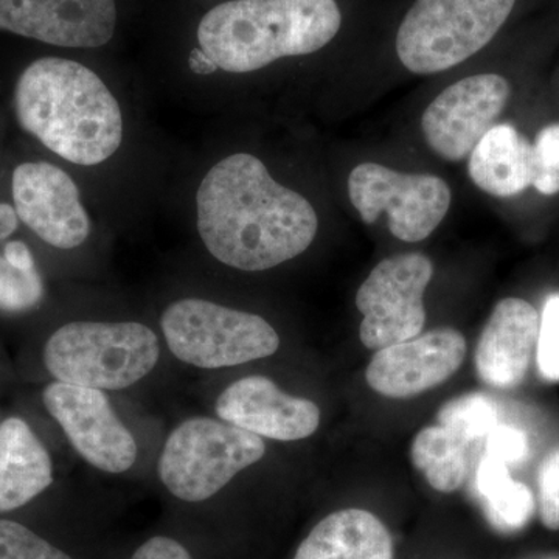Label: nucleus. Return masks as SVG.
Returning <instances> with one entry per match:
<instances>
[{"instance_id": "nucleus-1", "label": "nucleus", "mask_w": 559, "mask_h": 559, "mask_svg": "<svg viewBox=\"0 0 559 559\" xmlns=\"http://www.w3.org/2000/svg\"><path fill=\"white\" fill-rule=\"evenodd\" d=\"M205 248L235 270H272L314 241L318 213L307 198L275 182L252 154H231L210 168L197 193Z\"/></svg>"}, {"instance_id": "nucleus-2", "label": "nucleus", "mask_w": 559, "mask_h": 559, "mask_svg": "<svg viewBox=\"0 0 559 559\" xmlns=\"http://www.w3.org/2000/svg\"><path fill=\"white\" fill-rule=\"evenodd\" d=\"M14 108L22 130L72 164H102L123 140L119 102L94 70L76 61H33L17 80Z\"/></svg>"}, {"instance_id": "nucleus-3", "label": "nucleus", "mask_w": 559, "mask_h": 559, "mask_svg": "<svg viewBox=\"0 0 559 559\" xmlns=\"http://www.w3.org/2000/svg\"><path fill=\"white\" fill-rule=\"evenodd\" d=\"M341 24L336 0H230L202 17L198 43L218 69L248 73L323 49Z\"/></svg>"}, {"instance_id": "nucleus-4", "label": "nucleus", "mask_w": 559, "mask_h": 559, "mask_svg": "<svg viewBox=\"0 0 559 559\" xmlns=\"http://www.w3.org/2000/svg\"><path fill=\"white\" fill-rule=\"evenodd\" d=\"M159 356V337L139 322H70L44 348V364L55 380L98 390L138 384Z\"/></svg>"}, {"instance_id": "nucleus-5", "label": "nucleus", "mask_w": 559, "mask_h": 559, "mask_svg": "<svg viewBox=\"0 0 559 559\" xmlns=\"http://www.w3.org/2000/svg\"><path fill=\"white\" fill-rule=\"evenodd\" d=\"M516 0H417L401 22L396 53L418 75L468 60L498 35Z\"/></svg>"}, {"instance_id": "nucleus-6", "label": "nucleus", "mask_w": 559, "mask_h": 559, "mask_svg": "<svg viewBox=\"0 0 559 559\" xmlns=\"http://www.w3.org/2000/svg\"><path fill=\"white\" fill-rule=\"evenodd\" d=\"M266 454L261 437L223 419L193 417L173 429L157 463L175 498L204 502Z\"/></svg>"}, {"instance_id": "nucleus-7", "label": "nucleus", "mask_w": 559, "mask_h": 559, "mask_svg": "<svg viewBox=\"0 0 559 559\" xmlns=\"http://www.w3.org/2000/svg\"><path fill=\"white\" fill-rule=\"evenodd\" d=\"M160 323L173 355L198 369L241 366L270 358L280 347L267 320L204 299L173 301Z\"/></svg>"}, {"instance_id": "nucleus-8", "label": "nucleus", "mask_w": 559, "mask_h": 559, "mask_svg": "<svg viewBox=\"0 0 559 559\" xmlns=\"http://www.w3.org/2000/svg\"><path fill=\"white\" fill-rule=\"evenodd\" d=\"M353 207L366 224L389 215V229L401 241L426 240L440 226L451 205V189L430 175H406L366 162L348 176Z\"/></svg>"}, {"instance_id": "nucleus-9", "label": "nucleus", "mask_w": 559, "mask_h": 559, "mask_svg": "<svg viewBox=\"0 0 559 559\" xmlns=\"http://www.w3.org/2000/svg\"><path fill=\"white\" fill-rule=\"evenodd\" d=\"M432 261L423 253H401L382 260L356 294L364 316L360 342L381 349L419 336L426 323L425 290L432 278Z\"/></svg>"}, {"instance_id": "nucleus-10", "label": "nucleus", "mask_w": 559, "mask_h": 559, "mask_svg": "<svg viewBox=\"0 0 559 559\" xmlns=\"http://www.w3.org/2000/svg\"><path fill=\"white\" fill-rule=\"evenodd\" d=\"M43 401L73 450L94 468L121 474L134 466L138 441L103 390L55 381L44 390Z\"/></svg>"}, {"instance_id": "nucleus-11", "label": "nucleus", "mask_w": 559, "mask_h": 559, "mask_svg": "<svg viewBox=\"0 0 559 559\" xmlns=\"http://www.w3.org/2000/svg\"><path fill=\"white\" fill-rule=\"evenodd\" d=\"M509 81L480 73L441 92L421 117L426 142L441 159H466L498 120L510 98Z\"/></svg>"}, {"instance_id": "nucleus-12", "label": "nucleus", "mask_w": 559, "mask_h": 559, "mask_svg": "<svg viewBox=\"0 0 559 559\" xmlns=\"http://www.w3.org/2000/svg\"><path fill=\"white\" fill-rule=\"evenodd\" d=\"M14 209L28 229L58 249H75L90 237L91 219L68 173L47 162L21 164L11 180Z\"/></svg>"}, {"instance_id": "nucleus-13", "label": "nucleus", "mask_w": 559, "mask_h": 559, "mask_svg": "<svg viewBox=\"0 0 559 559\" xmlns=\"http://www.w3.org/2000/svg\"><path fill=\"white\" fill-rule=\"evenodd\" d=\"M116 0H0V31L69 49L112 39Z\"/></svg>"}, {"instance_id": "nucleus-14", "label": "nucleus", "mask_w": 559, "mask_h": 559, "mask_svg": "<svg viewBox=\"0 0 559 559\" xmlns=\"http://www.w3.org/2000/svg\"><path fill=\"white\" fill-rule=\"evenodd\" d=\"M466 356L460 331L437 329L378 349L366 371L371 390L389 399H412L457 373Z\"/></svg>"}, {"instance_id": "nucleus-15", "label": "nucleus", "mask_w": 559, "mask_h": 559, "mask_svg": "<svg viewBox=\"0 0 559 559\" xmlns=\"http://www.w3.org/2000/svg\"><path fill=\"white\" fill-rule=\"evenodd\" d=\"M216 415L223 421L255 433L261 439L297 441L318 430V404L288 395L266 377L235 381L216 401Z\"/></svg>"}, {"instance_id": "nucleus-16", "label": "nucleus", "mask_w": 559, "mask_h": 559, "mask_svg": "<svg viewBox=\"0 0 559 559\" xmlns=\"http://www.w3.org/2000/svg\"><path fill=\"white\" fill-rule=\"evenodd\" d=\"M539 325L540 316L528 301L516 297L500 300L474 356L480 380L495 389L518 388L538 344Z\"/></svg>"}, {"instance_id": "nucleus-17", "label": "nucleus", "mask_w": 559, "mask_h": 559, "mask_svg": "<svg viewBox=\"0 0 559 559\" xmlns=\"http://www.w3.org/2000/svg\"><path fill=\"white\" fill-rule=\"evenodd\" d=\"M53 484L46 447L21 418L0 423V513L21 509Z\"/></svg>"}, {"instance_id": "nucleus-18", "label": "nucleus", "mask_w": 559, "mask_h": 559, "mask_svg": "<svg viewBox=\"0 0 559 559\" xmlns=\"http://www.w3.org/2000/svg\"><path fill=\"white\" fill-rule=\"evenodd\" d=\"M294 559H393V540L370 511H334L311 530Z\"/></svg>"}, {"instance_id": "nucleus-19", "label": "nucleus", "mask_w": 559, "mask_h": 559, "mask_svg": "<svg viewBox=\"0 0 559 559\" xmlns=\"http://www.w3.org/2000/svg\"><path fill=\"white\" fill-rule=\"evenodd\" d=\"M468 171L485 193L516 197L532 187V145L511 124H495L469 154Z\"/></svg>"}, {"instance_id": "nucleus-20", "label": "nucleus", "mask_w": 559, "mask_h": 559, "mask_svg": "<svg viewBox=\"0 0 559 559\" xmlns=\"http://www.w3.org/2000/svg\"><path fill=\"white\" fill-rule=\"evenodd\" d=\"M476 484L485 502V514L499 532H520L535 514L532 489L514 480L502 460L485 455L477 469Z\"/></svg>"}, {"instance_id": "nucleus-21", "label": "nucleus", "mask_w": 559, "mask_h": 559, "mask_svg": "<svg viewBox=\"0 0 559 559\" xmlns=\"http://www.w3.org/2000/svg\"><path fill=\"white\" fill-rule=\"evenodd\" d=\"M469 443L441 425L419 430L412 441L411 459L440 492L457 491L468 476Z\"/></svg>"}, {"instance_id": "nucleus-22", "label": "nucleus", "mask_w": 559, "mask_h": 559, "mask_svg": "<svg viewBox=\"0 0 559 559\" xmlns=\"http://www.w3.org/2000/svg\"><path fill=\"white\" fill-rule=\"evenodd\" d=\"M439 425L457 433L460 439L473 444L487 439L499 425V411L484 393H466L448 401L437 415Z\"/></svg>"}, {"instance_id": "nucleus-23", "label": "nucleus", "mask_w": 559, "mask_h": 559, "mask_svg": "<svg viewBox=\"0 0 559 559\" xmlns=\"http://www.w3.org/2000/svg\"><path fill=\"white\" fill-rule=\"evenodd\" d=\"M43 296L44 285L38 271L16 270L0 255V311L32 310Z\"/></svg>"}, {"instance_id": "nucleus-24", "label": "nucleus", "mask_w": 559, "mask_h": 559, "mask_svg": "<svg viewBox=\"0 0 559 559\" xmlns=\"http://www.w3.org/2000/svg\"><path fill=\"white\" fill-rule=\"evenodd\" d=\"M0 559H72L49 540L14 521L0 520Z\"/></svg>"}, {"instance_id": "nucleus-25", "label": "nucleus", "mask_w": 559, "mask_h": 559, "mask_svg": "<svg viewBox=\"0 0 559 559\" xmlns=\"http://www.w3.org/2000/svg\"><path fill=\"white\" fill-rule=\"evenodd\" d=\"M533 148V182L539 193H559V123L543 128Z\"/></svg>"}, {"instance_id": "nucleus-26", "label": "nucleus", "mask_w": 559, "mask_h": 559, "mask_svg": "<svg viewBox=\"0 0 559 559\" xmlns=\"http://www.w3.org/2000/svg\"><path fill=\"white\" fill-rule=\"evenodd\" d=\"M536 362L540 377L559 381V294L550 296L540 314Z\"/></svg>"}, {"instance_id": "nucleus-27", "label": "nucleus", "mask_w": 559, "mask_h": 559, "mask_svg": "<svg viewBox=\"0 0 559 559\" xmlns=\"http://www.w3.org/2000/svg\"><path fill=\"white\" fill-rule=\"evenodd\" d=\"M538 513L544 527L559 532V448L546 455L538 469Z\"/></svg>"}, {"instance_id": "nucleus-28", "label": "nucleus", "mask_w": 559, "mask_h": 559, "mask_svg": "<svg viewBox=\"0 0 559 559\" xmlns=\"http://www.w3.org/2000/svg\"><path fill=\"white\" fill-rule=\"evenodd\" d=\"M487 455L502 460L507 465H518L528 455L527 436L521 429L499 423L485 439Z\"/></svg>"}, {"instance_id": "nucleus-29", "label": "nucleus", "mask_w": 559, "mask_h": 559, "mask_svg": "<svg viewBox=\"0 0 559 559\" xmlns=\"http://www.w3.org/2000/svg\"><path fill=\"white\" fill-rule=\"evenodd\" d=\"M131 559H193L189 550L173 538L154 536L134 551Z\"/></svg>"}, {"instance_id": "nucleus-30", "label": "nucleus", "mask_w": 559, "mask_h": 559, "mask_svg": "<svg viewBox=\"0 0 559 559\" xmlns=\"http://www.w3.org/2000/svg\"><path fill=\"white\" fill-rule=\"evenodd\" d=\"M3 257H5L11 266L16 267V270H36L35 259H33L31 249L27 248L25 242L10 241L9 245L5 246V250H3Z\"/></svg>"}, {"instance_id": "nucleus-31", "label": "nucleus", "mask_w": 559, "mask_h": 559, "mask_svg": "<svg viewBox=\"0 0 559 559\" xmlns=\"http://www.w3.org/2000/svg\"><path fill=\"white\" fill-rule=\"evenodd\" d=\"M189 66L190 69L193 70L198 75H210V73H215L218 70V66L215 64L207 55L200 49H193L190 51L189 57Z\"/></svg>"}, {"instance_id": "nucleus-32", "label": "nucleus", "mask_w": 559, "mask_h": 559, "mask_svg": "<svg viewBox=\"0 0 559 559\" xmlns=\"http://www.w3.org/2000/svg\"><path fill=\"white\" fill-rule=\"evenodd\" d=\"M16 209L11 207L9 204H0V240H5L10 235L14 234L17 229Z\"/></svg>"}, {"instance_id": "nucleus-33", "label": "nucleus", "mask_w": 559, "mask_h": 559, "mask_svg": "<svg viewBox=\"0 0 559 559\" xmlns=\"http://www.w3.org/2000/svg\"><path fill=\"white\" fill-rule=\"evenodd\" d=\"M550 559H559V557H557V558H550Z\"/></svg>"}]
</instances>
